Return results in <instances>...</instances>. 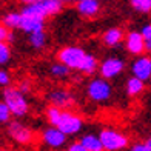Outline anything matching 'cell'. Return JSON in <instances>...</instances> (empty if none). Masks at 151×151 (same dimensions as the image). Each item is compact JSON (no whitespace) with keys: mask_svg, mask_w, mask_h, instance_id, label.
Here are the masks:
<instances>
[{"mask_svg":"<svg viewBox=\"0 0 151 151\" xmlns=\"http://www.w3.org/2000/svg\"><path fill=\"white\" fill-rule=\"evenodd\" d=\"M54 127L60 128L66 136H76L82 131L83 128V119L79 114H76L70 109H62L60 117L57 120V123Z\"/></svg>","mask_w":151,"mask_h":151,"instance_id":"cell-6","label":"cell"},{"mask_svg":"<svg viewBox=\"0 0 151 151\" xmlns=\"http://www.w3.org/2000/svg\"><path fill=\"white\" fill-rule=\"evenodd\" d=\"M9 28L6 26L3 22L0 23V42H6V39H8V34H9Z\"/></svg>","mask_w":151,"mask_h":151,"instance_id":"cell-29","label":"cell"},{"mask_svg":"<svg viewBox=\"0 0 151 151\" xmlns=\"http://www.w3.org/2000/svg\"><path fill=\"white\" fill-rule=\"evenodd\" d=\"M131 6L133 9L142 14H148L151 12V0H131Z\"/></svg>","mask_w":151,"mask_h":151,"instance_id":"cell-23","label":"cell"},{"mask_svg":"<svg viewBox=\"0 0 151 151\" xmlns=\"http://www.w3.org/2000/svg\"><path fill=\"white\" fill-rule=\"evenodd\" d=\"M9 83H11V76H9V73L5 71V70H0V86L6 88V86H9Z\"/></svg>","mask_w":151,"mask_h":151,"instance_id":"cell-26","label":"cell"},{"mask_svg":"<svg viewBox=\"0 0 151 151\" xmlns=\"http://www.w3.org/2000/svg\"><path fill=\"white\" fill-rule=\"evenodd\" d=\"M48 105H56L62 109H70L76 104V97L71 91L63 90V88H56L46 94Z\"/></svg>","mask_w":151,"mask_h":151,"instance_id":"cell-8","label":"cell"},{"mask_svg":"<svg viewBox=\"0 0 151 151\" xmlns=\"http://www.w3.org/2000/svg\"><path fill=\"white\" fill-rule=\"evenodd\" d=\"M86 94L93 102L96 104H104V102L109 100L113 96V86L109 83V80L105 77H100L99 79H93L86 86Z\"/></svg>","mask_w":151,"mask_h":151,"instance_id":"cell-3","label":"cell"},{"mask_svg":"<svg viewBox=\"0 0 151 151\" xmlns=\"http://www.w3.org/2000/svg\"><path fill=\"white\" fill-rule=\"evenodd\" d=\"M63 3L62 0H37L32 3H25L22 12L23 14H34L39 17H50V16H56L63 9Z\"/></svg>","mask_w":151,"mask_h":151,"instance_id":"cell-2","label":"cell"},{"mask_svg":"<svg viewBox=\"0 0 151 151\" xmlns=\"http://www.w3.org/2000/svg\"><path fill=\"white\" fill-rule=\"evenodd\" d=\"M143 90H145V80L136 77V76H133V77H129L127 80V94L128 96L136 97V96L142 94Z\"/></svg>","mask_w":151,"mask_h":151,"instance_id":"cell-17","label":"cell"},{"mask_svg":"<svg viewBox=\"0 0 151 151\" xmlns=\"http://www.w3.org/2000/svg\"><path fill=\"white\" fill-rule=\"evenodd\" d=\"M14 40H16L14 32H12V31H9V34H8V39H6V42H8V43L11 45V43H14Z\"/></svg>","mask_w":151,"mask_h":151,"instance_id":"cell-32","label":"cell"},{"mask_svg":"<svg viewBox=\"0 0 151 151\" xmlns=\"http://www.w3.org/2000/svg\"><path fill=\"white\" fill-rule=\"evenodd\" d=\"M0 151H9V150H6V148H0Z\"/></svg>","mask_w":151,"mask_h":151,"instance_id":"cell-34","label":"cell"},{"mask_svg":"<svg viewBox=\"0 0 151 151\" xmlns=\"http://www.w3.org/2000/svg\"><path fill=\"white\" fill-rule=\"evenodd\" d=\"M147 145H148V147L151 148V136H150V137H148V139H147Z\"/></svg>","mask_w":151,"mask_h":151,"instance_id":"cell-33","label":"cell"},{"mask_svg":"<svg viewBox=\"0 0 151 151\" xmlns=\"http://www.w3.org/2000/svg\"><path fill=\"white\" fill-rule=\"evenodd\" d=\"M29 45L36 50H42L46 45V34L45 31H36L29 34Z\"/></svg>","mask_w":151,"mask_h":151,"instance_id":"cell-20","label":"cell"},{"mask_svg":"<svg viewBox=\"0 0 151 151\" xmlns=\"http://www.w3.org/2000/svg\"><path fill=\"white\" fill-rule=\"evenodd\" d=\"M70 71H71V68H68L62 62H56V63H52L50 66V74L54 79H65V77H68Z\"/></svg>","mask_w":151,"mask_h":151,"instance_id":"cell-19","label":"cell"},{"mask_svg":"<svg viewBox=\"0 0 151 151\" xmlns=\"http://www.w3.org/2000/svg\"><path fill=\"white\" fill-rule=\"evenodd\" d=\"M19 90L20 91H22V93H29L31 91V83H29V82H26V80H22V82H20V83H19Z\"/></svg>","mask_w":151,"mask_h":151,"instance_id":"cell-31","label":"cell"},{"mask_svg":"<svg viewBox=\"0 0 151 151\" xmlns=\"http://www.w3.org/2000/svg\"><path fill=\"white\" fill-rule=\"evenodd\" d=\"M128 151H151V148L147 145V142H137V143H133L128 148Z\"/></svg>","mask_w":151,"mask_h":151,"instance_id":"cell-27","label":"cell"},{"mask_svg":"<svg viewBox=\"0 0 151 151\" xmlns=\"http://www.w3.org/2000/svg\"><path fill=\"white\" fill-rule=\"evenodd\" d=\"M79 140L83 143V145H85L88 150H90V151H105L104 143H102L99 134L86 133V134H83V136H80Z\"/></svg>","mask_w":151,"mask_h":151,"instance_id":"cell-16","label":"cell"},{"mask_svg":"<svg viewBox=\"0 0 151 151\" xmlns=\"http://www.w3.org/2000/svg\"><path fill=\"white\" fill-rule=\"evenodd\" d=\"M42 142L48 148H52V150H60L66 145L68 142V136L62 131L60 128L57 127H48L42 131Z\"/></svg>","mask_w":151,"mask_h":151,"instance_id":"cell-9","label":"cell"},{"mask_svg":"<svg viewBox=\"0 0 151 151\" xmlns=\"http://www.w3.org/2000/svg\"><path fill=\"white\" fill-rule=\"evenodd\" d=\"M123 68H125V62H123L122 59H119V57H108V59L100 62L99 73H100L102 77L111 80L114 77H117V76L123 71Z\"/></svg>","mask_w":151,"mask_h":151,"instance_id":"cell-10","label":"cell"},{"mask_svg":"<svg viewBox=\"0 0 151 151\" xmlns=\"http://www.w3.org/2000/svg\"><path fill=\"white\" fill-rule=\"evenodd\" d=\"M131 71L133 76L139 77L142 80H150L151 79V57L150 56H137V59L131 63Z\"/></svg>","mask_w":151,"mask_h":151,"instance_id":"cell-12","label":"cell"},{"mask_svg":"<svg viewBox=\"0 0 151 151\" xmlns=\"http://www.w3.org/2000/svg\"><path fill=\"white\" fill-rule=\"evenodd\" d=\"M45 28V19L34 16V14H23L22 12V22H20L19 29H22L23 32H36V31H43Z\"/></svg>","mask_w":151,"mask_h":151,"instance_id":"cell-13","label":"cell"},{"mask_svg":"<svg viewBox=\"0 0 151 151\" xmlns=\"http://www.w3.org/2000/svg\"><path fill=\"white\" fill-rule=\"evenodd\" d=\"M76 8L83 17H94L100 9V3L99 0H79Z\"/></svg>","mask_w":151,"mask_h":151,"instance_id":"cell-14","label":"cell"},{"mask_svg":"<svg viewBox=\"0 0 151 151\" xmlns=\"http://www.w3.org/2000/svg\"><path fill=\"white\" fill-rule=\"evenodd\" d=\"M97 70H99V62H97V59H96L93 54L88 52L86 57H85V60H83V63H82V66L79 68V71H80L82 74H85V76H93Z\"/></svg>","mask_w":151,"mask_h":151,"instance_id":"cell-18","label":"cell"},{"mask_svg":"<svg viewBox=\"0 0 151 151\" xmlns=\"http://www.w3.org/2000/svg\"><path fill=\"white\" fill-rule=\"evenodd\" d=\"M125 48L129 54H133V56H142V54L147 51L145 39H143L142 32L129 31L125 36Z\"/></svg>","mask_w":151,"mask_h":151,"instance_id":"cell-11","label":"cell"},{"mask_svg":"<svg viewBox=\"0 0 151 151\" xmlns=\"http://www.w3.org/2000/svg\"><path fill=\"white\" fill-rule=\"evenodd\" d=\"M60 113H62V108H59L56 105H48L45 109V117H46L48 123L50 125H56L60 117Z\"/></svg>","mask_w":151,"mask_h":151,"instance_id":"cell-22","label":"cell"},{"mask_svg":"<svg viewBox=\"0 0 151 151\" xmlns=\"http://www.w3.org/2000/svg\"><path fill=\"white\" fill-rule=\"evenodd\" d=\"M66 151H90V150H88L83 143L79 140V142H73L71 145L66 148Z\"/></svg>","mask_w":151,"mask_h":151,"instance_id":"cell-28","label":"cell"},{"mask_svg":"<svg viewBox=\"0 0 151 151\" xmlns=\"http://www.w3.org/2000/svg\"><path fill=\"white\" fill-rule=\"evenodd\" d=\"M123 37H125V34H123V31L120 28H109L105 34L104 37H102V40H104V43L109 48H114L122 43Z\"/></svg>","mask_w":151,"mask_h":151,"instance_id":"cell-15","label":"cell"},{"mask_svg":"<svg viewBox=\"0 0 151 151\" xmlns=\"http://www.w3.org/2000/svg\"><path fill=\"white\" fill-rule=\"evenodd\" d=\"M6 131H8L9 139H12L19 145H29L34 140V131L28 125H25V123L19 122V120L9 122Z\"/></svg>","mask_w":151,"mask_h":151,"instance_id":"cell-7","label":"cell"},{"mask_svg":"<svg viewBox=\"0 0 151 151\" xmlns=\"http://www.w3.org/2000/svg\"><path fill=\"white\" fill-rule=\"evenodd\" d=\"M11 117H12V113L9 106L6 105V102L0 100V123H9L11 122Z\"/></svg>","mask_w":151,"mask_h":151,"instance_id":"cell-25","label":"cell"},{"mask_svg":"<svg viewBox=\"0 0 151 151\" xmlns=\"http://www.w3.org/2000/svg\"><path fill=\"white\" fill-rule=\"evenodd\" d=\"M86 54L88 52L80 46H63L57 52V60L62 62V63H65L68 68H71V70L79 71V68L83 63Z\"/></svg>","mask_w":151,"mask_h":151,"instance_id":"cell-5","label":"cell"},{"mask_svg":"<svg viewBox=\"0 0 151 151\" xmlns=\"http://www.w3.org/2000/svg\"><path fill=\"white\" fill-rule=\"evenodd\" d=\"M11 59V48L8 42H0V65H6Z\"/></svg>","mask_w":151,"mask_h":151,"instance_id":"cell-24","label":"cell"},{"mask_svg":"<svg viewBox=\"0 0 151 151\" xmlns=\"http://www.w3.org/2000/svg\"><path fill=\"white\" fill-rule=\"evenodd\" d=\"M140 32H142L143 39H145V42H147V40H151V23L143 25L142 29H140Z\"/></svg>","mask_w":151,"mask_h":151,"instance_id":"cell-30","label":"cell"},{"mask_svg":"<svg viewBox=\"0 0 151 151\" xmlns=\"http://www.w3.org/2000/svg\"><path fill=\"white\" fill-rule=\"evenodd\" d=\"M2 22L8 26L9 29H14L20 26V22H22V12H8Z\"/></svg>","mask_w":151,"mask_h":151,"instance_id":"cell-21","label":"cell"},{"mask_svg":"<svg viewBox=\"0 0 151 151\" xmlns=\"http://www.w3.org/2000/svg\"><path fill=\"white\" fill-rule=\"evenodd\" d=\"M3 100L9 106L14 117H23L29 113V102L26 99L25 93H22L19 88L6 86L3 91Z\"/></svg>","mask_w":151,"mask_h":151,"instance_id":"cell-1","label":"cell"},{"mask_svg":"<svg viewBox=\"0 0 151 151\" xmlns=\"http://www.w3.org/2000/svg\"><path fill=\"white\" fill-rule=\"evenodd\" d=\"M99 136L105 151H122L128 147V136L117 131V129L104 128L100 129Z\"/></svg>","mask_w":151,"mask_h":151,"instance_id":"cell-4","label":"cell"}]
</instances>
